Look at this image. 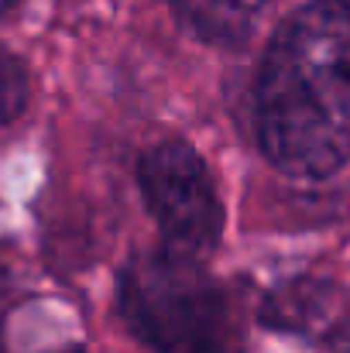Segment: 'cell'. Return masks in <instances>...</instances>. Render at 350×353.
Wrapping results in <instances>:
<instances>
[{
  "label": "cell",
  "instance_id": "6da1fadb",
  "mask_svg": "<svg viewBox=\"0 0 350 353\" xmlns=\"http://www.w3.org/2000/svg\"><path fill=\"white\" fill-rule=\"evenodd\" d=\"M257 137L295 179H327L350 158V3L309 0L271 38L257 79Z\"/></svg>",
  "mask_w": 350,
  "mask_h": 353
},
{
  "label": "cell",
  "instance_id": "7a4b0ae2",
  "mask_svg": "<svg viewBox=\"0 0 350 353\" xmlns=\"http://www.w3.org/2000/svg\"><path fill=\"white\" fill-rule=\"evenodd\" d=\"M120 312L130 333L155 353H231L227 295L175 247L130 261L120 281Z\"/></svg>",
  "mask_w": 350,
  "mask_h": 353
},
{
  "label": "cell",
  "instance_id": "3957f363",
  "mask_svg": "<svg viewBox=\"0 0 350 353\" xmlns=\"http://www.w3.org/2000/svg\"><path fill=\"white\" fill-rule=\"evenodd\" d=\"M137 182L168 247L193 257L217 247L224 210L203 158L186 141L155 144L137 165Z\"/></svg>",
  "mask_w": 350,
  "mask_h": 353
},
{
  "label": "cell",
  "instance_id": "277c9868",
  "mask_svg": "<svg viewBox=\"0 0 350 353\" xmlns=\"http://www.w3.org/2000/svg\"><path fill=\"white\" fill-rule=\"evenodd\" d=\"M347 316V299L340 285L327 278H292L264 295L261 323L278 333L320 340L330 336Z\"/></svg>",
  "mask_w": 350,
  "mask_h": 353
},
{
  "label": "cell",
  "instance_id": "5b68a950",
  "mask_svg": "<svg viewBox=\"0 0 350 353\" xmlns=\"http://www.w3.org/2000/svg\"><path fill=\"white\" fill-rule=\"evenodd\" d=\"M264 0H175V14L189 34L206 45L233 48L251 38Z\"/></svg>",
  "mask_w": 350,
  "mask_h": 353
},
{
  "label": "cell",
  "instance_id": "8992f818",
  "mask_svg": "<svg viewBox=\"0 0 350 353\" xmlns=\"http://www.w3.org/2000/svg\"><path fill=\"white\" fill-rule=\"evenodd\" d=\"M24 103H28V72L7 48H0V127L17 117Z\"/></svg>",
  "mask_w": 350,
  "mask_h": 353
},
{
  "label": "cell",
  "instance_id": "52a82bcc",
  "mask_svg": "<svg viewBox=\"0 0 350 353\" xmlns=\"http://www.w3.org/2000/svg\"><path fill=\"white\" fill-rule=\"evenodd\" d=\"M337 353H350V326L340 333V340H337Z\"/></svg>",
  "mask_w": 350,
  "mask_h": 353
},
{
  "label": "cell",
  "instance_id": "ba28073f",
  "mask_svg": "<svg viewBox=\"0 0 350 353\" xmlns=\"http://www.w3.org/2000/svg\"><path fill=\"white\" fill-rule=\"evenodd\" d=\"M3 302H7V281H3V274H0V316H3Z\"/></svg>",
  "mask_w": 350,
  "mask_h": 353
}]
</instances>
